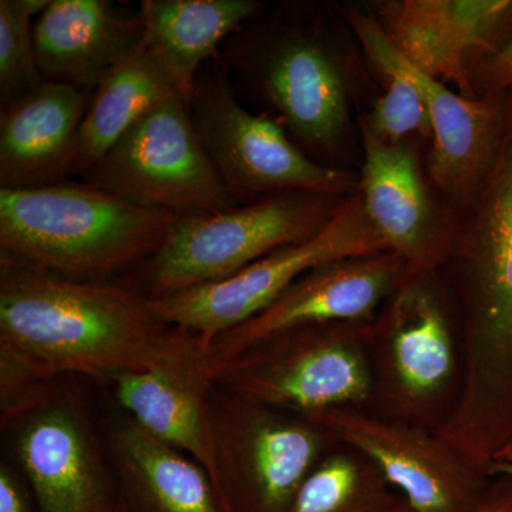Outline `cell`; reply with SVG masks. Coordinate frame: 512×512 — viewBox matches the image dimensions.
<instances>
[{"label":"cell","instance_id":"obj_1","mask_svg":"<svg viewBox=\"0 0 512 512\" xmlns=\"http://www.w3.org/2000/svg\"><path fill=\"white\" fill-rule=\"evenodd\" d=\"M156 369L215 380L207 346L161 319L141 293L0 258L3 399L64 373L113 379Z\"/></svg>","mask_w":512,"mask_h":512},{"label":"cell","instance_id":"obj_2","mask_svg":"<svg viewBox=\"0 0 512 512\" xmlns=\"http://www.w3.org/2000/svg\"><path fill=\"white\" fill-rule=\"evenodd\" d=\"M481 183L473 224L454 241L461 350L456 406L437 436L488 473L512 440V136Z\"/></svg>","mask_w":512,"mask_h":512},{"label":"cell","instance_id":"obj_3","mask_svg":"<svg viewBox=\"0 0 512 512\" xmlns=\"http://www.w3.org/2000/svg\"><path fill=\"white\" fill-rule=\"evenodd\" d=\"M175 220L82 181L0 190V258L100 281L156 254Z\"/></svg>","mask_w":512,"mask_h":512},{"label":"cell","instance_id":"obj_4","mask_svg":"<svg viewBox=\"0 0 512 512\" xmlns=\"http://www.w3.org/2000/svg\"><path fill=\"white\" fill-rule=\"evenodd\" d=\"M262 12V10H261ZM248 20L222 45L239 99L259 101L313 160L338 151L348 128V84L342 64L315 23L276 13Z\"/></svg>","mask_w":512,"mask_h":512},{"label":"cell","instance_id":"obj_5","mask_svg":"<svg viewBox=\"0 0 512 512\" xmlns=\"http://www.w3.org/2000/svg\"><path fill=\"white\" fill-rule=\"evenodd\" d=\"M437 272L407 271L370 322V412L436 434L456 406L461 350Z\"/></svg>","mask_w":512,"mask_h":512},{"label":"cell","instance_id":"obj_6","mask_svg":"<svg viewBox=\"0 0 512 512\" xmlns=\"http://www.w3.org/2000/svg\"><path fill=\"white\" fill-rule=\"evenodd\" d=\"M339 198L289 192L177 217L156 254L134 268L137 284L130 289L161 299L231 278L272 252L318 234L342 205Z\"/></svg>","mask_w":512,"mask_h":512},{"label":"cell","instance_id":"obj_7","mask_svg":"<svg viewBox=\"0 0 512 512\" xmlns=\"http://www.w3.org/2000/svg\"><path fill=\"white\" fill-rule=\"evenodd\" d=\"M370 322L303 326L262 340L215 370V386L295 416L369 409Z\"/></svg>","mask_w":512,"mask_h":512},{"label":"cell","instance_id":"obj_8","mask_svg":"<svg viewBox=\"0 0 512 512\" xmlns=\"http://www.w3.org/2000/svg\"><path fill=\"white\" fill-rule=\"evenodd\" d=\"M188 107L202 146L238 204L289 192L343 197L355 187L348 171L313 160L281 124L248 109L218 55L198 73Z\"/></svg>","mask_w":512,"mask_h":512},{"label":"cell","instance_id":"obj_9","mask_svg":"<svg viewBox=\"0 0 512 512\" xmlns=\"http://www.w3.org/2000/svg\"><path fill=\"white\" fill-rule=\"evenodd\" d=\"M217 478L224 512H286L303 481L338 446L319 424L214 386Z\"/></svg>","mask_w":512,"mask_h":512},{"label":"cell","instance_id":"obj_10","mask_svg":"<svg viewBox=\"0 0 512 512\" xmlns=\"http://www.w3.org/2000/svg\"><path fill=\"white\" fill-rule=\"evenodd\" d=\"M79 181L177 217L239 205L202 146L188 101L178 93L144 114Z\"/></svg>","mask_w":512,"mask_h":512},{"label":"cell","instance_id":"obj_11","mask_svg":"<svg viewBox=\"0 0 512 512\" xmlns=\"http://www.w3.org/2000/svg\"><path fill=\"white\" fill-rule=\"evenodd\" d=\"M387 251L367 218L362 198L353 195L312 238L278 249L224 281L150 302L161 319L210 348L212 340L264 311L306 272L340 259Z\"/></svg>","mask_w":512,"mask_h":512},{"label":"cell","instance_id":"obj_12","mask_svg":"<svg viewBox=\"0 0 512 512\" xmlns=\"http://www.w3.org/2000/svg\"><path fill=\"white\" fill-rule=\"evenodd\" d=\"M308 420L366 457L416 512H474L491 478L437 434L367 409H333Z\"/></svg>","mask_w":512,"mask_h":512},{"label":"cell","instance_id":"obj_13","mask_svg":"<svg viewBox=\"0 0 512 512\" xmlns=\"http://www.w3.org/2000/svg\"><path fill=\"white\" fill-rule=\"evenodd\" d=\"M394 252L355 256L306 272L268 308L212 340L208 353L217 367L262 340L303 326L372 322L406 276Z\"/></svg>","mask_w":512,"mask_h":512},{"label":"cell","instance_id":"obj_14","mask_svg":"<svg viewBox=\"0 0 512 512\" xmlns=\"http://www.w3.org/2000/svg\"><path fill=\"white\" fill-rule=\"evenodd\" d=\"M377 72L406 77L423 96L431 121V180L453 200H466L480 188L498 150L500 119L490 99L461 96L404 59L376 18L346 13Z\"/></svg>","mask_w":512,"mask_h":512},{"label":"cell","instance_id":"obj_15","mask_svg":"<svg viewBox=\"0 0 512 512\" xmlns=\"http://www.w3.org/2000/svg\"><path fill=\"white\" fill-rule=\"evenodd\" d=\"M365 163L360 198L387 247L414 272H439L454 239L436 220L416 156L406 144L383 143L363 124Z\"/></svg>","mask_w":512,"mask_h":512},{"label":"cell","instance_id":"obj_16","mask_svg":"<svg viewBox=\"0 0 512 512\" xmlns=\"http://www.w3.org/2000/svg\"><path fill=\"white\" fill-rule=\"evenodd\" d=\"M33 36L43 79L94 93L141 46L144 29L138 10L109 0H50Z\"/></svg>","mask_w":512,"mask_h":512},{"label":"cell","instance_id":"obj_17","mask_svg":"<svg viewBox=\"0 0 512 512\" xmlns=\"http://www.w3.org/2000/svg\"><path fill=\"white\" fill-rule=\"evenodd\" d=\"M511 9L508 0H392L380 5L376 20L404 59L474 99L467 57L490 46Z\"/></svg>","mask_w":512,"mask_h":512},{"label":"cell","instance_id":"obj_18","mask_svg":"<svg viewBox=\"0 0 512 512\" xmlns=\"http://www.w3.org/2000/svg\"><path fill=\"white\" fill-rule=\"evenodd\" d=\"M92 92L43 82L0 110V190H28L70 180L77 136Z\"/></svg>","mask_w":512,"mask_h":512},{"label":"cell","instance_id":"obj_19","mask_svg":"<svg viewBox=\"0 0 512 512\" xmlns=\"http://www.w3.org/2000/svg\"><path fill=\"white\" fill-rule=\"evenodd\" d=\"M16 453L42 512H107L109 494L86 430L69 407L23 421Z\"/></svg>","mask_w":512,"mask_h":512},{"label":"cell","instance_id":"obj_20","mask_svg":"<svg viewBox=\"0 0 512 512\" xmlns=\"http://www.w3.org/2000/svg\"><path fill=\"white\" fill-rule=\"evenodd\" d=\"M116 397L130 419L154 439L200 464L217 478L210 373L156 369L114 376ZM215 488V487H214Z\"/></svg>","mask_w":512,"mask_h":512},{"label":"cell","instance_id":"obj_21","mask_svg":"<svg viewBox=\"0 0 512 512\" xmlns=\"http://www.w3.org/2000/svg\"><path fill=\"white\" fill-rule=\"evenodd\" d=\"M264 9L258 0H143L144 46L188 101L202 67Z\"/></svg>","mask_w":512,"mask_h":512},{"label":"cell","instance_id":"obj_22","mask_svg":"<svg viewBox=\"0 0 512 512\" xmlns=\"http://www.w3.org/2000/svg\"><path fill=\"white\" fill-rule=\"evenodd\" d=\"M110 448L133 512H224L207 471L136 421L113 430Z\"/></svg>","mask_w":512,"mask_h":512},{"label":"cell","instance_id":"obj_23","mask_svg":"<svg viewBox=\"0 0 512 512\" xmlns=\"http://www.w3.org/2000/svg\"><path fill=\"white\" fill-rule=\"evenodd\" d=\"M175 93L170 77L141 43L94 90L77 136L70 177L86 173L144 114Z\"/></svg>","mask_w":512,"mask_h":512},{"label":"cell","instance_id":"obj_24","mask_svg":"<svg viewBox=\"0 0 512 512\" xmlns=\"http://www.w3.org/2000/svg\"><path fill=\"white\" fill-rule=\"evenodd\" d=\"M400 500L366 457L338 444L303 481L286 512H392Z\"/></svg>","mask_w":512,"mask_h":512},{"label":"cell","instance_id":"obj_25","mask_svg":"<svg viewBox=\"0 0 512 512\" xmlns=\"http://www.w3.org/2000/svg\"><path fill=\"white\" fill-rule=\"evenodd\" d=\"M50 0H0V110L35 92L45 79L37 62L33 23Z\"/></svg>","mask_w":512,"mask_h":512},{"label":"cell","instance_id":"obj_26","mask_svg":"<svg viewBox=\"0 0 512 512\" xmlns=\"http://www.w3.org/2000/svg\"><path fill=\"white\" fill-rule=\"evenodd\" d=\"M382 76L387 82L386 92L360 124L377 140L392 146L404 144V138L412 134H431L429 110L414 84L399 74L382 73Z\"/></svg>","mask_w":512,"mask_h":512},{"label":"cell","instance_id":"obj_27","mask_svg":"<svg viewBox=\"0 0 512 512\" xmlns=\"http://www.w3.org/2000/svg\"><path fill=\"white\" fill-rule=\"evenodd\" d=\"M474 512H512V478L491 477Z\"/></svg>","mask_w":512,"mask_h":512},{"label":"cell","instance_id":"obj_28","mask_svg":"<svg viewBox=\"0 0 512 512\" xmlns=\"http://www.w3.org/2000/svg\"><path fill=\"white\" fill-rule=\"evenodd\" d=\"M0 512H30L25 491L5 463L0 466Z\"/></svg>","mask_w":512,"mask_h":512},{"label":"cell","instance_id":"obj_29","mask_svg":"<svg viewBox=\"0 0 512 512\" xmlns=\"http://www.w3.org/2000/svg\"><path fill=\"white\" fill-rule=\"evenodd\" d=\"M494 73L501 86L512 83V40L498 53L494 62Z\"/></svg>","mask_w":512,"mask_h":512},{"label":"cell","instance_id":"obj_30","mask_svg":"<svg viewBox=\"0 0 512 512\" xmlns=\"http://www.w3.org/2000/svg\"><path fill=\"white\" fill-rule=\"evenodd\" d=\"M488 474H490V477L505 476L512 478V463H508V461H494L490 468H488Z\"/></svg>","mask_w":512,"mask_h":512},{"label":"cell","instance_id":"obj_31","mask_svg":"<svg viewBox=\"0 0 512 512\" xmlns=\"http://www.w3.org/2000/svg\"><path fill=\"white\" fill-rule=\"evenodd\" d=\"M494 461H508V463H512V440L497 454Z\"/></svg>","mask_w":512,"mask_h":512},{"label":"cell","instance_id":"obj_32","mask_svg":"<svg viewBox=\"0 0 512 512\" xmlns=\"http://www.w3.org/2000/svg\"><path fill=\"white\" fill-rule=\"evenodd\" d=\"M392 512H416L413 510L412 507H410L409 504L406 503V501L400 500L399 504L396 505V507L393 508Z\"/></svg>","mask_w":512,"mask_h":512},{"label":"cell","instance_id":"obj_33","mask_svg":"<svg viewBox=\"0 0 512 512\" xmlns=\"http://www.w3.org/2000/svg\"><path fill=\"white\" fill-rule=\"evenodd\" d=\"M107 512H119V511L114 510V508H113V507H111V508H110V510H109V511H107Z\"/></svg>","mask_w":512,"mask_h":512}]
</instances>
